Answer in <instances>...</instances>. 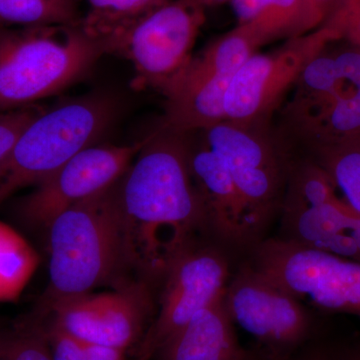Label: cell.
Segmentation results:
<instances>
[{
    "mask_svg": "<svg viewBox=\"0 0 360 360\" xmlns=\"http://www.w3.org/2000/svg\"><path fill=\"white\" fill-rule=\"evenodd\" d=\"M132 281L161 284L177 257L207 229L188 165L187 135L158 127L120 180Z\"/></svg>",
    "mask_w": 360,
    "mask_h": 360,
    "instance_id": "obj_1",
    "label": "cell"
},
{
    "mask_svg": "<svg viewBox=\"0 0 360 360\" xmlns=\"http://www.w3.org/2000/svg\"><path fill=\"white\" fill-rule=\"evenodd\" d=\"M120 180L68 208L49 225V283L41 304L45 311L53 303L101 286L116 290L139 283L129 274Z\"/></svg>",
    "mask_w": 360,
    "mask_h": 360,
    "instance_id": "obj_2",
    "label": "cell"
},
{
    "mask_svg": "<svg viewBox=\"0 0 360 360\" xmlns=\"http://www.w3.org/2000/svg\"><path fill=\"white\" fill-rule=\"evenodd\" d=\"M105 54L82 23L0 28V113L60 94Z\"/></svg>",
    "mask_w": 360,
    "mask_h": 360,
    "instance_id": "obj_3",
    "label": "cell"
},
{
    "mask_svg": "<svg viewBox=\"0 0 360 360\" xmlns=\"http://www.w3.org/2000/svg\"><path fill=\"white\" fill-rule=\"evenodd\" d=\"M117 104L94 92L45 108L0 160V205L51 176L82 149L103 137L115 120Z\"/></svg>",
    "mask_w": 360,
    "mask_h": 360,
    "instance_id": "obj_4",
    "label": "cell"
},
{
    "mask_svg": "<svg viewBox=\"0 0 360 360\" xmlns=\"http://www.w3.org/2000/svg\"><path fill=\"white\" fill-rule=\"evenodd\" d=\"M205 11L198 0H167L103 40L105 53L131 63L132 89L163 94L193 58Z\"/></svg>",
    "mask_w": 360,
    "mask_h": 360,
    "instance_id": "obj_5",
    "label": "cell"
},
{
    "mask_svg": "<svg viewBox=\"0 0 360 360\" xmlns=\"http://www.w3.org/2000/svg\"><path fill=\"white\" fill-rule=\"evenodd\" d=\"M259 46L246 26L238 25L193 56L163 92L161 127L188 134L224 122L232 77Z\"/></svg>",
    "mask_w": 360,
    "mask_h": 360,
    "instance_id": "obj_6",
    "label": "cell"
},
{
    "mask_svg": "<svg viewBox=\"0 0 360 360\" xmlns=\"http://www.w3.org/2000/svg\"><path fill=\"white\" fill-rule=\"evenodd\" d=\"M342 34L326 23L293 37L269 53L251 56L232 77L224 97V120L257 127L295 86L305 66Z\"/></svg>",
    "mask_w": 360,
    "mask_h": 360,
    "instance_id": "obj_7",
    "label": "cell"
},
{
    "mask_svg": "<svg viewBox=\"0 0 360 360\" xmlns=\"http://www.w3.org/2000/svg\"><path fill=\"white\" fill-rule=\"evenodd\" d=\"M146 139L129 146L92 144L14 202L18 221L46 232L61 212L118 181L127 172Z\"/></svg>",
    "mask_w": 360,
    "mask_h": 360,
    "instance_id": "obj_8",
    "label": "cell"
},
{
    "mask_svg": "<svg viewBox=\"0 0 360 360\" xmlns=\"http://www.w3.org/2000/svg\"><path fill=\"white\" fill-rule=\"evenodd\" d=\"M153 288L131 283L108 292L85 293L53 303L51 323L80 340L129 352L148 331Z\"/></svg>",
    "mask_w": 360,
    "mask_h": 360,
    "instance_id": "obj_9",
    "label": "cell"
},
{
    "mask_svg": "<svg viewBox=\"0 0 360 360\" xmlns=\"http://www.w3.org/2000/svg\"><path fill=\"white\" fill-rule=\"evenodd\" d=\"M229 262L212 246L194 243L168 269L161 283L160 309L139 345V359L148 360L168 336L224 295Z\"/></svg>",
    "mask_w": 360,
    "mask_h": 360,
    "instance_id": "obj_10",
    "label": "cell"
},
{
    "mask_svg": "<svg viewBox=\"0 0 360 360\" xmlns=\"http://www.w3.org/2000/svg\"><path fill=\"white\" fill-rule=\"evenodd\" d=\"M257 127L224 120L198 131L231 172L258 232L276 210L288 168L283 153Z\"/></svg>",
    "mask_w": 360,
    "mask_h": 360,
    "instance_id": "obj_11",
    "label": "cell"
},
{
    "mask_svg": "<svg viewBox=\"0 0 360 360\" xmlns=\"http://www.w3.org/2000/svg\"><path fill=\"white\" fill-rule=\"evenodd\" d=\"M224 300L233 323L270 347H297L311 333V319L300 300L251 265L227 283Z\"/></svg>",
    "mask_w": 360,
    "mask_h": 360,
    "instance_id": "obj_12",
    "label": "cell"
},
{
    "mask_svg": "<svg viewBox=\"0 0 360 360\" xmlns=\"http://www.w3.org/2000/svg\"><path fill=\"white\" fill-rule=\"evenodd\" d=\"M186 135L189 169L205 207L208 231L229 245L250 243L257 231L231 172L200 131Z\"/></svg>",
    "mask_w": 360,
    "mask_h": 360,
    "instance_id": "obj_13",
    "label": "cell"
},
{
    "mask_svg": "<svg viewBox=\"0 0 360 360\" xmlns=\"http://www.w3.org/2000/svg\"><path fill=\"white\" fill-rule=\"evenodd\" d=\"M155 355L158 360L250 359L236 338L224 293L168 336Z\"/></svg>",
    "mask_w": 360,
    "mask_h": 360,
    "instance_id": "obj_14",
    "label": "cell"
},
{
    "mask_svg": "<svg viewBox=\"0 0 360 360\" xmlns=\"http://www.w3.org/2000/svg\"><path fill=\"white\" fill-rule=\"evenodd\" d=\"M288 120L293 132L311 149L360 136V89L307 110L288 112Z\"/></svg>",
    "mask_w": 360,
    "mask_h": 360,
    "instance_id": "obj_15",
    "label": "cell"
},
{
    "mask_svg": "<svg viewBox=\"0 0 360 360\" xmlns=\"http://www.w3.org/2000/svg\"><path fill=\"white\" fill-rule=\"evenodd\" d=\"M40 264L37 250L22 236L0 220V302H14Z\"/></svg>",
    "mask_w": 360,
    "mask_h": 360,
    "instance_id": "obj_16",
    "label": "cell"
},
{
    "mask_svg": "<svg viewBox=\"0 0 360 360\" xmlns=\"http://www.w3.org/2000/svg\"><path fill=\"white\" fill-rule=\"evenodd\" d=\"M82 0H0V28L78 25Z\"/></svg>",
    "mask_w": 360,
    "mask_h": 360,
    "instance_id": "obj_17",
    "label": "cell"
},
{
    "mask_svg": "<svg viewBox=\"0 0 360 360\" xmlns=\"http://www.w3.org/2000/svg\"><path fill=\"white\" fill-rule=\"evenodd\" d=\"M167 0H82L85 30L101 42Z\"/></svg>",
    "mask_w": 360,
    "mask_h": 360,
    "instance_id": "obj_18",
    "label": "cell"
},
{
    "mask_svg": "<svg viewBox=\"0 0 360 360\" xmlns=\"http://www.w3.org/2000/svg\"><path fill=\"white\" fill-rule=\"evenodd\" d=\"M345 202L360 213V148L355 139L312 149Z\"/></svg>",
    "mask_w": 360,
    "mask_h": 360,
    "instance_id": "obj_19",
    "label": "cell"
},
{
    "mask_svg": "<svg viewBox=\"0 0 360 360\" xmlns=\"http://www.w3.org/2000/svg\"><path fill=\"white\" fill-rule=\"evenodd\" d=\"M0 360H52L44 326L30 321L0 328Z\"/></svg>",
    "mask_w": 360,
    "mask_h": 360,
    "instance_id": "obj_20",
    "label": "cell"
},
{
    "mask_svg": "<svg viewBox=\"0 0 360 360\" xmlns=\"http://www.w3.org/2000/svg\"><path fill=\"white\" fill-rule=\"evenodd\" d=\"M52 360H127V352L75 338L53 324L44 326Z\"/></svg>",
    "mask_w": 360,
    "mask_h": 360,
    "instance_id": "obj_21",
    "label": "cell"
},
{
    "mask_svg": "<svg viewBox=\"0 0 360 360\" xmlns=\"http://www.w3.org/2000/svg\"><path fill=\"white\" fill-rule=\"evenodd\" d=\"M44 110V106L32 104L18 110L0 113V160L13 148L14 142L25 127L41 115Z\"/></svg>",
    "mask_w": 360,
    "mask_h": 360,
    "instance_id": "obj_22",
    "label": "cell"
},
{
    "mask_svg": "<svg viewBox=\"0 0 360 360\" xmlns=\"http://www.w3.org/2000/svg\"><path fill=\"white\" fill-rule=\"evenodd\" d=\"M328 23L360 47V0H342Z\"/></svg>",
    "mask_w": 360,
    "mask_h": 360,
    "instance_id": "obj_23",
    "label": "cell"
},
{
    "mask_svg": "<svg viewBox=\"0 0 360 360\" xmlns=\"http://www.w3.org/2000/svg\"><path fill=\"white\" fill-rule=\"evenodd\" d=\"M335 58L340 77L349 86L360 89V47L338 52Z\"/></svg>",
    "mask_w": 360,
    "mask_h": 360,
    "instance_id": "obj_24",
    "label": "cell"
},
{
    "mask_svg": "<svg viewBox=\"0 0 360 360\" xmlns=\"http://www.w3.org/2000/svg\"><path fill=\"white\" fill-rule=\"evenodd\" d=\"M238 20V25H245L266 8L274 0H229Z\"/></svg>",
    "mask_w": 360,
    "mask_h": 360,
    "instance_id": "obj_25",
    "label": "cell"
},
{
    "mask_svg": "<svg viewBox=\"0 0 360 360\" xmlns=\"http://www.w3.org/2000/svg\"><path fill=\"white\" fill-rule=\"evenodd\" d=\"M285 360H345V357L338 356V354L323 348L310 347L305 348L295 356Z\"/></svg>",
    "mask_w": 360,
    "mask_h": 360,
    "instance_id": "obj_26",
    "label": "cell"
},
{
    "mask_svg": "<svg viewBox=\"0 0 360 360\" xmlns=\"http://www.w3.org/2000/svg\"><path fill=\"white\" fill-rule=\"evenodd\" d=\"M314 2L328 15L329 11L333 7L338 8L340 6L341 2H342V0H314Z\"/></svg>",
    "mask_w": 360,
    "mask_h": 360,
    "instance_id": "obj_27",
    "label": "cell"
},
{
    "mask_svg": "<svg viewBox=\"0 0 360 360\" xmlns=\"http://www.w3.org/2000/svg\"><path fill=\"white\" fill-rule=\"evenodd\" d=\"M203 6L207 7L214 6V4H222V2L229 1V0H198Z\"/></svg>",
    "mask_w": 360,
    "mask_h": 360,
    "instance_id": "obj_28",
    "label": "cell"
},
{
    "mask_svg": "<svg viewBox=\"0 0 360 360\" xmlns=\"http://www.w3.org/2000/svg\"><path fill=\"white\" fill-rule=\"evenodd\" d=\"M345 360H360V349L348 354L345 357Z\"/></svg>",
    "mask_w": 360,
    "mask_h": 360,
    "instance_id": "obj_29",
    "label": "cell"
},
{
    "mask_svg": "<svg viewBox=\"0 0 360 360\" xmlns=\"http://www.w3.org/2000/svg\"><path fill=\"white\" fill-rule=\"evenodd\" d=\"M310 1H311V2H312V4H315V6H316L317 7H319V6H317V4H315L314 0H310ZM319 9H321V8H319ZM322 13H323V11H322ZM324 14H326V13H324ZM326 16H328V15H326Z\"/></svg>",
    "mask_w": 360,
    "mask_h": 360,
    "instance_id": "obj_30",
    "label": "cell"
},
{
    "mask_svg": "<svg viewBox=\"0 0 360 360\" xmlns=\"http://www.w3.org/2000/svg\"><path fill=\"white\" fill-rule=\"evenodd\" d=\"M137 360H141V359H137Z\"/></svg>",
    "mask_w": 360,
    "mask_h": 360,
    "instance_id": "obj_31",
    "label": "cell"
},
{
    "mask_svg": "<svg viewBox=\"0 0 360 360\" xmlns=\"http://www.w3.org/2000/svg\"><path fill=\"white\" fill-rule=\"evenodd\" d=\"M248 360H251V359H248Z\"/></svg>",
    "mask_w": 360,
    "mask_h": 360,
    "instance_id": "obj_32",
    "label": "cell"
}]
</instances>
